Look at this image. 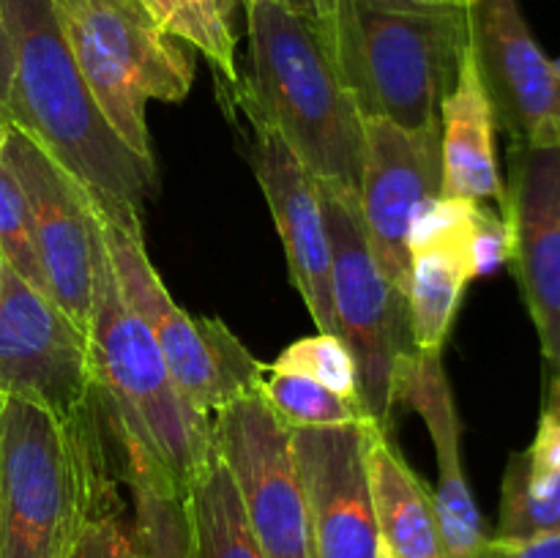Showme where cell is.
Instances as JSON below:
<instances>
[{
    "label": "cell",
    "mask_w": 560,
    "mask_h": 558,
    "mask_svg": "<svg viewBox=\"0 0 560 558\" xmlns=\"http://www.w3.org/2000/svg\"><path fill=\"white\" fill-rule=\"evenodd\" d=\"M273 3L284 5V9L295 11L301 16H310L315 22H326L337 0H273Z\"/></svg>",
    "instance_id": "d6a6232c"
},
{
    "label": "cell",
    "mask_w": 560,
    "mask_h": 558,
    "mask_svg": "<svg viewBox=\"0 0 560 558\" xmlns=\"http://www.w3.org/2000/svg\"><path fill=\"white\" fill-rule=\"evenodd\" d=\"M109 485L98 416L0 394V558H74Z\"/></svg>",
    "instance_id": "3957f363"
},
{
    "label": "cell",
    "mask_w": 560,
    "mask_h": 558,
    "mask_svg": "<svg viewBox=\"0 0 560 558\" xmlns=\"http://www.w3.org/2000/svg\"><path fill=\"white\" fill-rule=\"evenodd\" d=\"M509 263V228L503 217L485 202L479 206L474 239H470V266L474 277H490Z\"/></svg>",
    "instance_id": "f546056e"
},
{
    "label": "cell",
    "mask_w": 560,
    "mask_h": 558,
    "mask_svg": "<svg viewBox=\"0 0 560 558\" xmlns=\"http://www.w3.org/2000/svg\"><path fill=\"white\" fill-rule=\"evenodd\" d=\"M0 260L11 271L20 274L38 293L49 295L42 257H38L31 206H27L20 181H16V175L11 173L3 159H0Z\"/></svg>",
    "instance_id": "484cf974"
},
{
    "label": "cell",
    "mask_w": 560,
    "mask_h": 558,
    "mask_svg": "<svg viewBox=\"0 0 560 558\" xmlns=\"http://www.w3.org/2000/svg\"><path fill=\"white\" fill-rule=\"evenodd\" d=\"M74 558H142L135 514H126L115 485L107 487L80 536Z\"/></svg>",
    "instance_id": "f1b7e54d"
},
{
    "label": "cell",
    "mask_w": 560,
    "mask_h": 558,
    "mask_svg": "<svg viewBox=\"0 0 560 558\" xmlns=\"http://www.w3.org/2000/svg\"><path fill=\"white\" fill-rule=\"evenodd\" d=\"M252 164L282 239L290 279L317 323V332L337 334L331 304V239L320 181L295 159L277 131L262 124H252Z\"/></svg>",
    "instance_id": "2e32d148"
},
{
    "label": "cell",
    "mask_w": 560,
    "mask_h": 558,
    "mask_svg": "<svg viewBox=\"0 0 560 558\" xmlns=\"http://www.w3.org/2000/svg\"><path fill=\"white\" fill-rule=\"evenodd\" d=\"M0 266H3V260H0Z\"/></svg>",
    "instance_id": "74e56055"
},
{
    "label": "cell",
    "mask_w": 560,
    "mask_h": 558,
    "mask_svg": "<svg viewBox=\"0 0 560 558\" xmlns=\"http://www.w3.org/2000/svg\"><path fill=\"white\" fill-rule=\"evenodd\" d=\"M3 162L20 181L36 230L38 257L55 304L88 332L93 299L96 213L88 191L22 129L11 124Z\"/></svg>",
    "instance_id": "5bb4252c"
},
{
    "label": "cell",
    "mask_w": 560,
    "mask_h": 558,
    "mask_svg": "<svg viewBox=\"0 0 560 558\" xmlns=\"http://www.w3.org/2000/svg\"><path fill=\"white\" fill-rule=\"evenodd\" d=\"M85 334L98 403L115 441L145 449L186 492L213 454V419L184 397L156 339L120 295L98 219Z\"/></svg>",
    "instance_id": "5b68a950"
},
{
    "label": "cell",
    "mask_w": 560,
    "mask_h": 558,
    "mask_svg": "<svg viewBox=\"0 0 560 558\" xmlns=\"http://www.w3.org/2000/svg\"><path fill=\"white\" fill-rule=\"evenodd\" d=\"M249 71L235 102L249 124L277 131L320 184L359 191L364 115L334 60L323 22L273 0H241Z\"/></svg>",
    "instance_id": "7a4b0ae2"
},
{
    "label": "cell",
    "mask_w": 560,
    "mask_h": 558,
    "mask_svg": "<svg viewBox=\"0 0 560 558\" xmlns=\"http://www.w3.org/2000/svg\"><path fill=\"white\" fill-rule=\"evenodd\" d=\"M0 394L36 399L69 421L98 416L88 334L5 263L0 266Z\"/></svg>",
    "instance_id": "30bf717a"
},
{
    "label": "cell",
    "mask_w": 560,
    "mask_h": 558,
    "mask_svg": "<svg viewBox=\"0 0 560 558\" xmlns=\"http://www.w3.org/2000/svg\"><path fill=\"white\" fill-rule=\"evenodd\" d=\"M413 408L427 425L438 460L435 498L443 558H479L492 534L470 492L463 465V425L443 350H419L405 361L397 381V408Z\"/></svg>",
    "instance_id": "e0dca14e"
},
{
    "label": "cell",
    "mask_w": 560,
    "mask_h": 558,
    "mask_svg": "<svg viewBox=\"0 0 560 558\" xmlns=\"http://www.w3.org/2000/svg\"><path fill=\"white\" fill-rule=\"evenodd\" d=\"M470 246H443L410 257L408 306L419 350H443L465 288L474 282Z\"/></svg>",
    "instance_id": "7402d4cb"
},
{
    "label": "cell",
    "mask_w": 560,
    "mask_h": 558,
    "mask_svg": "<svg viewBox=\"0 0 560 558\" xmlns=\"http://www.w3.org/2000/svg\"><path fill=\"white\" fill-rule=\"evenodd\" d=\"M164 36L195 47L217 69L219 80L235 91L241 69L235 60L238 38L233 31L235 0H140Z\"/></svg>",
    "instance_id": "cb8c5ba5"
},
{
    "label": "cell",
    "mask_w": 560,
    "mask_h": 558,
    "mask_svg": "<svg viewBox=\"0 0 560 558\" xmlns=\"http://www.w3.org/2000/svg\"><path fill=\"white\" fill-rule=\"evenodd\" d=\"M331 239V304L337 334L355 364V399L377 427L392 432L397 381L419 353L408 295L381 271L361 222L359 191L320 184Z\"/></svg>",
    "instance_id": "52a82bcc"
},
{
    "label": "cell",
    "mask_w": 560,
    "mask_h": 558,
    "mask_svg": "<svg viewBox=\"0 0 560 558\" xmlns=\"http://www.w3.org/2000/svg\"><path fill=\"white\" fill-rule=\"evenodd\" d=\"M468 53L495 129L512 142H560V80L530 33L520 0H468Z\"/></svg>",
    "instance_id": "7c38bea8"
},
{
    "label": "cell",
    "mask_w": 560,
    "mask_h": 558,
    "mask_svg": "<svg viewBox=\"0 0 560 558\" xmlns=\"http://www.w3.org/2000/svg\"><path fill=\"white\" fill-rule=\"evenodd\" d=\"M479 558H560V531L530 542H501L492 536Z\"/></svg>",
    "instance_id": "4dcf8cb0"
},
{
    "label": "cell",
    "mask_w": 560,
    "mask_h": 558,
    "mask_svg": "<svg viewBox=\"0 0 560 558\" xmlns=\"http://www.w3.org/2000/svg\"><path fill=\"white\" fill-rule=\"evenodd\" d=\"M124 479L135 501V525L142 558H191L186 492L151 454L118 441Z\"/></svg>",
    "instance_id": "44dd1931"
},
{
    "label": "cell",
    "mask_w": 560,
    "mask_h": 558,
    "mask_svg": "<svg viewBox=\"0 0 560 558\" xmlns=\"http://www.w3.org/2000/svg\"><path fill=\"white\" fill-rule=\"evenodd\" d=\"M96 219L120 295L156 339L184 397L197 410L213 416L233 399L257 392L266 364L222 321L180 310L148 260L142 219H107L98 211Z\"/></svg>",
    "instance_id": "ba28073f"
},
{
    "label": "cell",
    "mask_w": 560,
    "mask_h": 558,
    "mask_svg": "<svg viewBox=\"0 0 560 558\" xmlns=\"http://www.w3.org/2000/svg\"><path fill=\"white\" fill-rule=\"evenodd\" d=\"M441 159L443 197L476 202L495 200L498 208L503 206L506 186L495 159V118L468 49L459 66L457 85L443 98Z\"/></svg>",
    "instance_id": "ac0fdd59"
},
{
    "label": "cell",
    "mask_w": 560,
    "mask_h": 558,
    "mask_svg": "<svg viewBox=\"0 0 560 558\" xmlns=\"http://www.w3.org/2000/svg\"><path fill=\"white\" fill-rule=\"evenodd\" d=\"M375 421L290 430L295 465L310 503L315 558H377L366 446Z\"/></svg>",
    "instance_id": "9a60e30c"
},
{
    "label": "cell",
    "mask_w": 560,
    "mask_h": 558,
    "mask_svg": "<svg viewBox=\"0 0 560 558\" xmlns=\"http://www.w3.org/2000/svg\"><path fill=\"white\" fill-rule=\"evenodd\" d=\"M273 372L288 375H304L320 386L331 388L334 394L355 399V364L348 345L337 334L317 332L315 337H301L290 342L282 353L268 364ZM359 403V399H355Z\"/></svg>",
    "instance_id": "4316f807"
},
{
    "label": "cell",
    "mask_w": 560,
    "mask_h": 558,
    "mask_svg": "<svg viewBox=\"0 0 560 558\" xmlns=\"http://www.w3.org/2000/svg\"><path fill=\"white\" fill-rule=\"evenodd\" d=\"M9 131H11V120L9 115H5V109L0 107V159H3V148H5V140H9Z\"/></svg>",
    "instance_id": "836d02e7"
},
{
    "label": "cell",
    "mask_w": 560,
    "mask_h": 558,
    "mask_svg": "<svg viewBox=\"0 0 560 558\" xmlns=\"http://www.w3.org/2000/svg\"><path fill=\"white\" fill-rule=\"evenodd\" d=\"M552 66H556V74H558V80H560V58L552 60Z\"/></svg>",
    "instance_id": "8d00e7d4"
},
{
    "label": "cell",
    "mask_w": 560,
    "mask_h": 558,
    "mask_svg": "<svg viewBox=\"0 0 560 558\" xmlns=\"http://www.w3.org/2000/svg\"><path fill=\"white\" fill-rule=\"evenodd\" d=\"M441 129L410 131L392 120L364 118L359 206L381 271L408 295V233L416 213L441 195Z\"/></svg>",
    "instance_id": "4fadbf2b"
},
{
    "label": "cell",
    "mask_w": 560,
    "mask_h": 558,
    "mask_svg": "<svg viewBox=\"0 0 560 558\" xmlns=\"http://www.w3.org/2000/svg\"><path fill=\"white\" fill-rule=\"evenodd\" d=\"M77 69L120 140L153 162L148 102H184L195 60L164 36L140 0H52Z\"/></svg>",
    "instance_id": "8992f818"
},
{
    "label": "cell",
    "mask_w": 560,
    "mask_h": 558,
    "mask_svg": "<svg viewBox=\"0 0 560 558\" xmlns=\"http://www.w3.org/2000/svg\"><path fill=\"white\" fill-rule=\"evenodd\" d=\"M11 71H14V63H11V44L3 22V0H0V107H3L5 98H9Z\"/></svg>",
    "instance_id": "1f68e13d"
},
{
    "label": "cell",
    "mask_w": 560,
    "mask_h": 558,
    "mask_svg": "<svg viewBox=\"0 0 560 558\" xmlns=\"http://www.w3.org/2000/svg\"><path fill=\"white\" fill-rule=\"evenodd\" d=\"M257 394L290 430L295 427H339L370 419L355 399L334 394L331 388L304 375L273 372L268 370V364L257 381Z\"/></svg>",
    "instance_id": "d4e9b609"
},
{
    "label": "cell",
    "mask_w": 560,
    "mask_h": 558,
    "mask_svg": "<svg viewBox=\"0 0 560 558\" xmlns=\"http://www.w3.org/2000/svg\"><path fill=\"white\" fill-rule=\"evenodd\" d=\"M476 200H459V197H432L416 213L408 233L410 257L421 252L443 249V246H470L476 230V217H479Z\"/></svg>",
    "instance_id": "83f0119b"
},
{
    "label": "cell",
    "mask_w": 560,
    "mask_h": 558,
    "mask_svg": "<svg viewBox=\"0 0 560 558\" xmlns=\"http://www.w3.org/2000/svg\"><path fill=\"white\" fill-rule=\"evenodd\" d=\"M413 3H427V5H459V9H465V5H468V0H413Z\"/></svg>",
    "instance_id": "e575fe53"
},
{
    "label": "cell",
    "mask_w": 560,
    "mask_h": 558,
    "mask_svg": "<svg viewBox=\"0 0 560 558\" xmlns=\"http://www.w3.org/2000/svg\"><path fill=\"white\" fill-rule=\"evenodd\" d=\"M560 531V468L536 463L528 449L514 452L503 470L501 514L492 536L530 542Z\"/></svg>",
    "instance_id": "603a6c76"
},
{
    "label": "cell",
    "mask_w": 560,
    "mask_h": 558,
    "mask_svg": "<svg viewBox=\"0 0 560 558\" xmlns=\"http://www.w3.org/2000/svg\"><path fill=\"white\" fill-rule=\"evenodd\" d=\"M381 545L399 558H443L435 498L402 457L394 435L372 425L366 446Z\"/></svg>",
    "instance_id": "d6986e66"
},
{
    "label": "cell",
    "mask_w": 560,
    "mask_h": 558,
    "mask_svg": "<svg viewBox=\"0 0 560 558\" xmlns=\"http://www.w3.org/2000/svg\"><path fill=\"white\" fill-rule=\"evenodd\" d=\"M503 186L509 266L547 367L552 377H560V142H512Z\"/></svg>",
    "instance_id": "8fae6325"
},
{
    "label": "cell",
    "mask_w": 560,
    "mask_h": 558,
    "mask_svg": "<svg viewBox=\"0 0 560 558\" xmlns=\"http://www.w3.org/2000/svg\"><path fill=\"white\" fill-rule=\"evenodd\" d=\"M191 558H268L252 531L241 492L217 452L186 487Z\"/></svg>",
    "instance_id": "ffe728a7"
},
{
    "label": "cell",
    "mask_w": 560,
    "mask_h": 558,
    "mask_svg": "<svg viewBox=\"0 0 560 558\" xmlns=\"http://www.w3.org/2000/svg\"><path fill=\"white\" fill-rule=\"evenodd\" d=\"M377 558H399V556H394V553H388L386 547L381 545V550H377Z\"/></svg>",
    "instance_id": "d590c367"
},
{
    "label": "cell",
    "mask_w": 560,
    "mask_h": 558,
    "mask_svg": "<svg viewBox=\"0 0 560 558\" xmlns=\"http://www.w3.org/2000/svg\"><path fill=\"white\" fill-rule=\"evenodd\" d=\"M213 452L241 492L257 542L268 558H315L310 503L295 465L290 427L273 416L257 392L219 408Z\"/></svg>",
    "instance_id": "9c48e42d"
},
{
    "label": "cell",
    "mask_w": 560,
    "mask_h": 558,
    "mask_svg": "<svg viewBox=\"0 0 560 558\" xmlns=\"http://www.w3.org/2000/svg\"><path fill=\"white\" fill-rule=\"evenodd\" d=\"M334 60L364 118L402 129H441L443 98L468 49L459 5L413 0H337L323 22Z\"/></svg>",
    "instance_id": "277c9868"
},
{
    "label": "cell",
    "mask_w": 560,
    "mask_h": 558,
    "mask_svg": "<svg viewBox=\"0 0 560 558\" xmlns=\"http://www.w3.org/2000/svg\"><path fill=\"white\" fill-rule=\"evenodd\" d=\"M11 88L3 109L42 146L107 219H142L156 189V162L137 156L98 109L77 69L52 0H3Z\"/></svg>",
    "instance_id": "6da1fadb"
}]
</instances>
